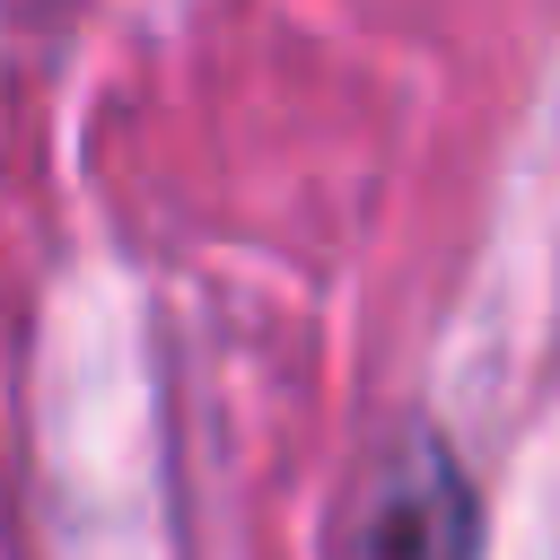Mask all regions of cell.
Segmentation results:
<instances>
[{
  "mask_svg": "<svg viewBox=\"0 0 560 560\" xmlns=\"http://www.w3.org/2000/svg\"><path fill=\"white\" fill-rule=\"evenodd\" d=\"M350 560H472V490L429 429H402L350 516Z\"/></svg>",
  "mask_w": 560,
  "mask_h": 560,
  "instance_id": "obj_1",
  "label": "cell"
}]
</instances>
